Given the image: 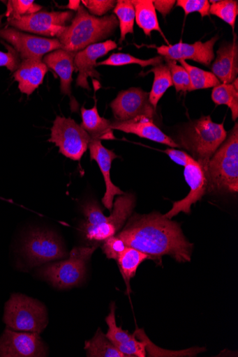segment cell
<instances>
[{
	"instance_id": "22",
	"label": "cell",
	"mask_w": 238,
	"mask_h": 357,
	"mask_svg": "<svg viewBox=\"0 0 238 357\" xmlns=\"http://www.w3.org/2000/svg\"><path fill=\"white\" fill-rule=\"evenodd\" d=\"M47 72L48 68L43 60L27 59L22 60L14 78L20 91L29 96L43 83Z\"/></svg>"
},
{
	"instance_id": "32",
	"label": "cell",
	"mask_w": 238,
	"mask_h": 357,
	"mask_svg": "<svg viewBox=\"0 0 238 357\" xmlns=\"http://www.w3.org/2000/svg\"><path fill=\"white\" fill-rule=\"evenodd\" d=\"M210 15H215L229 25L233 31L236 18L238 15V2L234 0H222V1H211Z\"/></svg>"
},
{
	"instance_id": "3",
	"label": "cell",
	"mask_w": 238,
	"mask_h": 357,
	"mask_svg": "<svg viewBox=\"0 0 238 357\" xmlns=\"http://www.w3.org/2000/svg\"><path fill=\"white\" fill-rule=\"evenodd\" d=\"M135 204L133 194L121 195L116 199L110 217L104 215L96 202L85 204L82 207L85 220L81 228L84 237L89 241L101 243L114 236L131 216Z\"/></svg>"
},
{
	"instance_id": "40",
	"label": "cell",
	"mask_w": 238,
	"mask_h": 357,
	"mask_svg": "<svg viewBox=\"0 0 238 357\" xmlns=\"http://www.w3.org/2000/svg\"><path fill=\"white\" fill-rule=\"evenodd\" d=\"M153 3L156 10H158L165 17L172 12L177 1L175 0H171V1H168V0H166V1L155 0Z\"/></svg>"
},
{
	"instance_id": "25",
	"label": "cell",
	"mask_w": 238,
	"mask_h": 357,
	"mask_svg": "<svg viewBox=\"0 0 238 357\" xmlns=\"http://www.w3.org/2000/svg\"><path fill=\"white\" fill-rule=\"evenodd\" d=\"M148 259H150L149 255L129 247H126L119 255L117 261L128 287L131 279L135 276L140 266Z\"/></svg>"
},
{
	"instance_id": "19",
	"label": "cell",
	"mask_w": 238,
	"mask_h": 357,
	"mask_svg": "<svg viewBox=\"0 0 238 357\" xmlns=\"http://www.w3.org/2000/svg\"><path fill=\"white\" fill-rule=\"evenodd\" d=\"M111 312L106 319L109 330L107 337L126 357H145L147 355L146 343L142 340H138L135 333L130 335L128 331H123L117 326L116 305L112 303Z\"/></svg>"
},
{
	"instance_id": "5",
	"label": "cell",
	"mask_w": 238,
	"mask_h": 357,
	"mask_svg": "<svg viewBox=\"0 0 238 357\" xmlns=\"http://www.w3.org/2000/svg\"><path fill=\"white\" fill-rule=\"evenodd\" d=\"M208 192L238 191V124L209 161L205 171Z\"/></svg>"
},
{
	"instance_id": "28",
	"label": "cell",
	"mask_w": 238,
	"mask_h": 357,
	"mask_svg": "<svg viewBox=\"0 0 238 357\" xmlns=\"http://www.w3.org/2000/svg\"><path fill=\"white\" fill-rule=\"evenodd\" d=\"M212 100L216 105H226L232 113V119L238 116V91L232 84H222L215 86L212 91Z\"/></svg>"
},
{
	"instance_id": "34",
	"label": "cell",
	"mask_w": 238,
	"mask_h": 357,
	"mask_svg": "<svg viewBox=\"0 0 238 357\" xmlns=\"http://www.w3.org/2000/svg\"><path fill=\"white\" fill-rule=\"evenodd\" d=\"M165 61L171 73L173 84L177 91H191V81L185 68L181 65H179L176 61Z\"/></svg>"
},
{
	"instance_id": "18",
	"label": "cell",
	"mask_w": 238,
	"mask_h": 357,
	"mask_svg": "<svg viewBox=\"0 0 238 357\" xmlns=\"http://www.w3.org/2000/svg\"><path fill=\"white\" fill-rule=\"evenodd\" d=\"M111 128L113 130L137 135L141 138L165 144L172 148L180 147L172 138H170L161 131L154 123L153 119L147 116H138L125 121H115L111 122Z\"/></svg>"
},
{
	"instance_id": "30",
	"label": "cell",
	"mask_w": 238,
	"mask_h": 357,
	"mask_svg": "<svg viewBox=\"0 0 238 357\" xmlns=\"http://www.w3.org/2000/svg\"><path fill=\"white\" fill-rule=\"evenodd\" d=\"M181 66L187 71L191 81V91L214 88L221 84L218 78L210 72L204 71L187 63L180 61Z\"/></svg>"
},
{
	"instance_id": "33",
	"label": "cell",
	"mask_w": 238,
	"mask_h": 357,
	"mask_svg": "<svg viewBox=\"0 0 238 357\" xmlns=\"http://www.w3.org/2000/svg\"><path fill=\"white\" fill-rule=\"evenodd\" d=\"M43 8L35 1L29 0H12L8 3L7 15L8 20L37 13Z\"/></svg>"
},
{
	"instance_id": "12",
	"label": "cell",
	"mask_w": 238,
	"mask_h": 357,
	"mask_svg": "<svg viewBox=\"0 0 238 357\" xmlns=\"http://www.w3.org/2000/svg\"><path fill=\"white\" fill-rule=\"evenodd\" d=\"M110 106L115 119L119 121L142 116L154 119L156 116V109L149 101V93L141 88L120 91Z\"/></svg>"
},
{
	"instance_id": "1",
	"label": "cell",
	"mask_w": 238,
	"mask_h": 357,
	"mask_svg": "<svg viewBox=\"0 0 238 357\" xmlns=\"http://www.w3.org/2000/svg\"><path fill=\"white\" fill-rule=\"evenodd\" d=\"M116 236L154 261L169 255L179 263L191 261L193 244L186 239L177 222L160 213L135 214Z\"/></svg>"
},
{
	"instance_id": "17",
	"label": "cell",
	"mask_w": 238,
	"mask_h": 357,
	"mask_svg": "<svg viewBox=\"0 0 238 357\" xmlns=\"http://www.w3.org/2000/svg\"><path fill=\"white\" fill-rule=\"evenodd\" d=\"M90 158L96 160L99 169L103 174L107 190L102 203L110 211H112L114 199L117 195L121 196L124 194L119 188L116 186L111 181L110 171L112 161L119 156L112 150L107 149L101 144V141L92 140L89 145Z\"/></svg>"
},
{
	"instance_id": "35",
	"label": "cell",
	"mask_w": 238,
	"mask_h": 357,
	"mask_svg": "<svg viewBox=\"0 0 238 357\" xmlns=\"http://www.w3.org/2000/svg\"><path fill=\"white\" fill-rule=\"evenodd\" d=\"M176 4L184 10L186 16L195 12L202 17L210 15L211 3L208 0H179Z\"/></svg>"
},
{
	"instance_id": "8",
	"label": "cell",
	"mask_w": 238,
	"mask_h": 357,
	"mask_svg": "<svg viewBox=\"0 0 238 357\" xmlns=\"http://www.w3.org/2000/svg\"><path fill=\"white\" fill-rule=\"evenodd\" d=\"M50 142L73 160H80L92 141L85 130L71 118L57 116L51 129Z\"/></svg>"
},
{
	"instance_id": "4",
	"label": "cell",
	"mask_w": 238,
	"mask_h": 357,
	"mask_svg": "<svg viewBox=\"0 0 238 357\" xmlns=\"http://www.w3.org/2000/svg\"><path fill=\"white\" fill-rule=\"evenodd\" d=\"M227 137L224 123H217L207 116L189 123L179 134L178 140L179 145L187 150L205 171L209 161Z\"/></svg>"
},
{
	"instance_id": "26",
	"label": "cell",
	"mask_w": 238,
	"mask_h": 357,
	"mask_svg": "<svg viewBox=\"0 0 238 357\" xmlns=\"http://www.w3.org/2000/svg\"><path fill=\"white\" fill-rule=\"evenodd\" d=\"M148 73H154V80L151 92L149 93V101L156 109L157 105L165 91L174 86L171 73L166 64L163 63L157 65ZM147 73V74H148Z\"/></svg>"
},
{
	"instance_id": "10",
	"label": "cell",
	"mask_w": 238,
	"mask_h": 357,
	"mask_svg": "<svg viewBox=\"0 0 238 357\" xmlns=\"http://www.w3.org/2000/svg\"><path fill=\"white\" fill-rule=\"evenodd\" d=\"M22 250L32 266L57 261L66 256L61 242L53 233L31 231L24 241Z\"/></svg>"
},
{
	"instance_id": "11",
	"label": "cell",
	"mask_w": 238,
	"mask_h": 357,
	"mask_svg": "<svg viewBox=\"0 0 238 357\" xmlns=\"http://www.w3.org/2000/svg\"><path fill=\"white\" fill-rule=\"evenodd\" d=\"M0 38L13 47L19 53L21 60L27 59L43 60L45 54L62 49L58 39L32 36L13 27L0 29Z\"/></svg>"
},
{
	"instance_id": "31",
	"label": "cell",
	"mask_w": 238,
	"mask_h": 357,
	"mask_svg": "<svg viewBox=\"0 0 238 357\" xmlns=\"http://www.w3.org/2000/svg\"><path fill=\"white\" fill-rule=\"evenodd\" d=\"M164 58L158 56L149 59H141L135 58L132 55L124 53H114L112 54L107 59L98 62L97 66L100 65H105V66L120 67L128 64H138L142 68L149 66L156 67L157 65L163 63Z\"/></svg>"
},
{
	"instance_id": "6",
	"label": "cell",
	"mask_w": 238,
	"mask_h": 357,
	"mask_svg": "<svg viewBox=\"0 0 238 357\" xmlns=\"http://www.w3.org/2000/svg\"><path fill=\"white\" fill-rule=\"evenodd\" d=\"M4 321L11 330L40 335L48 324L47 309L36 300L14 294L6 305Z\"/></svg>"
},
{
	"instance_id": "15",
	"label": "cell",
	"mask_w": 238,
	"mask_h": 357,
	"mask_svg": "<svg viewBox=\"0 0 238 357\" xmlns=\"http://www.w3.org/2000/svg\"><path fill=\"white\" fill-rule=\"evenodd\" d=\"M116 48L117 44L114 41L107 40L89 45L78 52L75 58V72L79 73L77 86L90 90L88 78L100 79V74L95 70L96 61Z\"/></svg>"
},
{
	"instance_id": "42",
	"label": "cell",
	"mask_w": 238,
	"mask_h": 357,
	"mask_svg": "<svg viewBox=\"0 0 238 357\" xmlns=\"http://www.w3.org/2000/svg\"><path fill=\"white\" fill-rule=\"evenodd\" d=\"M238 79L237 77L233 81V82L232 83V86L235 88V89H237L238 91Z\"/></svg>"
},
{
	"instance_id": "14",
	"label": "cell",
	"mask_w": 238,
	"mask_h": 357,
	"mask_svg": "<svg viewBox=\"0 0 238 357\" xmlns=\"http://www.w3.org/2000/svg\"><path fill=\"white\" fill-rule=\"evenodd\" d=\"M218 39L217 36L206 43L199 41L190 45L181 42L174 45L156 47V49L164 60L180 61L189 59L209 67L215 58L214 46Z\"/></svg>"
},
{
	"instance_id": "16",
	"label": "cell",
	"mask_w": 238,
	"mask_h": 357,
	"mask_svg": "<svg viewBox=\"0 0 238 357\" xmlns=\"http://www.w3.org/2000/svg\"><path fill=\"white\" fill-rule=\"evenodd\" d=\"M184 176L190 187V192L185 199L174 203L172 210L163 215L169 220H172L181 212L190 214L191 206L200 201L204 195L208 192V183L205 173L198 162L185 167Z\"/></svg>"
},
{
	"instance_id": "38",
	"label": "cell",
	"mask_w": 238,
	"mask_h": 357,
	"mask_svg": "<svg viewBox=\"0 0 238 357\" xmlns=\"http://www.w3.org/2000/svg\"><path fill=\"white\" fill-rule=\"evenodd\" d=\"M126 248L124 243L116 236H112L104 241L102 250L108 259H117L119 255Z\"/></svg>"
},
{
	"instance_id": "23",
	"label": "cell",
	"mask_w": 238,
	"mask_h": 357,
	"mask_svg": "<svg viewBox=\"0 0 238 357\" xmlns=\"http://www.w3.org/2000/svg\"><path fill=\"white\" fill-rule=\"evenodd\" d=\"M82 123L80 125L92 140H114L116 137L111 128V121L99 115L96 105L91 109H81Z\"/></svg>"
},
{
	"instance_id": "41",
	"label": "cell",
	"mask_w": 238,
	"mask_h": 357,
	"mask_svg": "<svg viewBox=\"0 0 238 357\" xmlns=\"http://www.w3.org/2000/svg\"><path fill=\"white\" fill-rule=\"evenodd\" d=\"M81 1H73V0H70L67 8L73 10L78 11L80 7L81 6Z\"/></svg>"
},
{
	"instance_id": "37",
	"label": "cell",
	"mask_w": 238,
	"mask_h": 357,
	"mask_svg": "<svg viewBox=\"0 0 238 357\" xmlns=\"http://www.w3.org/2000/svg\"><path fill=\"white\" fill-rule=\"evenodd\" d=\"M117 2L114 0H83L82 3L91 15L101 17L114 8Z\"/></svg>"
},
{
	"instance_id": "9",
	"label": "cell",
	"mask_w": 238,
	"mask_h": 357,
	"mask_svg": "<svg viewBox=\"0 0 238 357\" xmlns=\"http://www.w3.org/2000/svg\"><path fill=\"white\" fill-rule=\"evenodd\" d=\"M73 16V12H38L8 20V24L17 30L59 38Z\"/></svg>"
},
{
	"instance_id": "36",
	"label": "cell",
	"mask_w": 238,
	"mask_h": 357,
	"mask_svg": "<svg viewBox=\"0 0 238 357\" xmlns=\"http://www.w3.org/2000/svg\"><path fill=\"white\" fill-rule=\"evenodd\" d=\"M1 43L7 48L8 52L0 51V67H6L11 73L16 72L22 61L19 53L6 43L1 41Z\"/></svg>"
},
{
	"instance_id": "13",
	"label": "cell",
	"mask_w": 238,
	"mask_h": 357,
	"mask_svg": "<svg viewBox=\"0 0 238 357\" xmlns=\"http://www.w3.org/2000/svg\"><path fill=\"white\" fill-rule=\"evenodd\" d=\"M47 349L39 334L17 333L7 328L0 337V357L46 356Z\"/></svg>"
},
{
	"instance_id": "39",
	"label": "cell",
	"mask_w": 238,
	"mask_h": 357,
	"mask_svg": "<svg viewBox=\"0 0 238 357\" xmlns=\"http://www.w3.org/2000/svg\"><path fill=\"white\" fill-rule=\"evenodd\" d=\"M165 153L170 158L175 162L176 164L184 167L197 162L191 157V155L180 150L174 149L172 148L168 149L165 151Z\"/></svg>"
},
{
	"instance_id": "27",
	"label": "cell",
	"mask_w": 238,
	"mask_h": 357,
	"mask_svg": "<svg viewBox=\"0 0 238 357\" xmlns=\"http://www.w3.org/2000/svg\"><path fill=\"white\" fill-rule=\"evenodd\" d=\"M85 349L87 356L91 357H125L107 337L98 330L94 337L85 342Z\"/></svg>"
},
{
	"instance_id": "20",
	"label": "cell",
	"mask_w": 238,
	"mask_h": 357,
	"mask_svg": "<svg viewBox=\"0 0 238 357\" xmlns=\"http://www.w3.org/2000/svg\"><path fill=\"white\" fill-rule=\"evenodd\" d=\"M230 43H225L217 51L212 65V73L222 84H232L238 75V43L233 34Z\"/></svg>"
},
{
	"instance_id": "2",
	"label": "cell",
	"mask_w": 238,
	"mask_h": 357,
	"mask_svg": "<svg viewBox=\"0 0 238 357\" xmlns=\"http://www.w3.org/2000/svg\"><path fill=\"white\" fill-rule=\"evenodd\" d=\"M119 25L115 15L97 17L80 6L72 24L59 37L62 49L77 53L112 36Z\"/></svg>"
},
{
	"instance_id": "29",
	"label": "cell",
	"mask_w": 238,
	"mask_h": 357,
	"mask_svg": "<svg viewBox=\"0 0 238 357\" xmlns=\"http://www.w3.org/2000/svg\"><path fill=\"white\" fill-rule=\"evenodd\" d=\"M120 26L121 38L119 43H122L128 34L133 33L135 13L133 5L129 0H119L114 10Z\"/></svg>"
},
{
	"instance_id": "7",
	"label": "cell",
	"mask_w": 238,
	"mask_h": 357,
	"mask_svg": "<svg viewBox=\"0 0 238 357\" xmlns=\"http://www.w3.org/2000/svg\"><path fill=\"white\" fill-rule=\"evenodd\" d=\"M96 246L75 248L66 261L50 264L40 270V275L59 289L79 285L84 279L87 264Z\"/></svg>"
},
{
	"instance_id": "24",
	"label": "cell",
	"mask_w": 238,
	"mask_h": 357,
	"mask_svg": "<svg viewBox=\"0 0 238 357\" xmlns=\"http://www.w3.org/2000/svg\"><path fill=\"white\" fill-rule=\"evenodd\" d=\"M131 3L135 9V20L144 30V34L150 37L153 31H157L164 38L153 1L151 0H132Z\"/></svg>"
},
{
	"instance_id": "21",
	"label": "cell",
	"mask_w": 238,
	"mask_h": 357,
	"mask_svg": "<svg viewBox=\"0 0 238 357\" xmlns=\"http://www.w3.org/2000/svg\"><path fill=\"white\" fill-rule=\"evenodd\" d=\"M77 53L59 49L48 53L43 61L60 78L61 92L71 97L73 74L75 71V58Z\"/></svg>"
}]
</instances>
